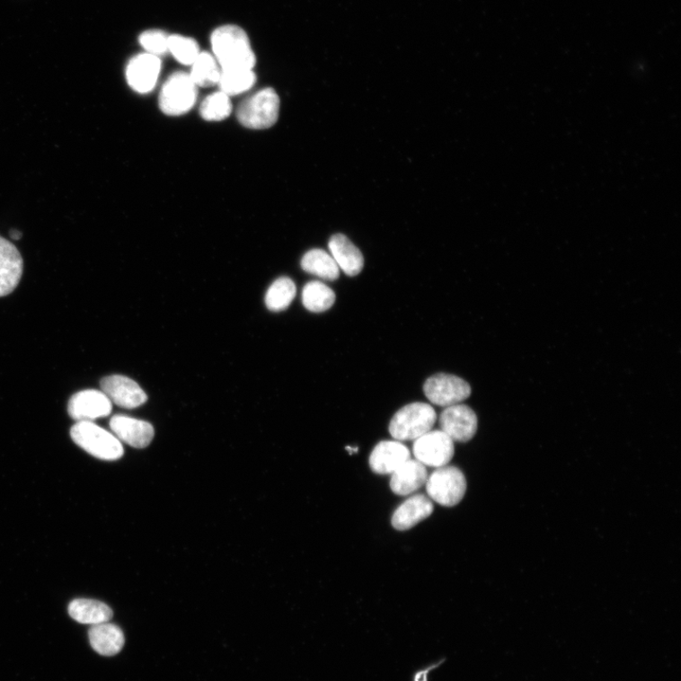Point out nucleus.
<instances>
[{"label":"nucleus","instance_id":"1","mask_svg":"<svg viewBox=\"0 0 681 681\" xmlns=\"http://www.w3.org/2000/svg\"><path fill=\"white\" fill-rule=\"evenodd\" d=\"M213 57L221 69H253L255 52L247 33L236 25H224L215 30L210 39Z\"/></svg>","mask_w":681,"mask_h":681},{"label":"nucleus","instance_id":"2","mask_svg":"<svg viewBox=\"0 0 681 681\" xmlns=\"http://www.w3.org/2000/svg\"><path fill=\"white\" fill-rule=\"evenodd\" d=\"M70 437L89 455L105 461L123 456L121 442L111 432L93 421H79L70 429Z\"/></svg>","mask_w":681,"mask_h":681},{"label":"nucleus","instance_id":"3","mask_svg":"<svg viewBox=\"0 0 681 681\" xmlns=\"http://www.w3.org/2000/svg\"><path fill=\"white\" fill-rule=\"evenodd\" d=\"M435 409L427 403H411L397 411L390 421L389 432L398 441L417 440L432 431L437 421Z\"/></svg>","mask_w":681,"mask_h":681},{"label":"nucleus","instance_id":"4","mask_svg":"<svg viewBox=\"0 0 681 681\" xmlns=\"http://www.w3.org/2000/svg\"><path fill=\"white\" fill-rule=\"evenodd\" d=\"M280 101L273 88L261 89L244 100L237 111V118L244 128L254 130L273 127L279 116Z\"/></svg>","mask_w":681,"mask_h":681},{"label":"nucleus","instance_id":"5","mask_svg":"<svg viewBox=\"0 0 681 681\" xmlns=\"http://www.w3.org/2000/svg\"><path fill=\"white\" fill-rule=\"evenodd\" d=\"M426 491L436 503L452 508L457 506L467 491V480L456 467L438 468L426 481Z\"/></svg>","mask_w":681,"mask_h":681},{"label":"nucleus","instance_id":"6","mask_svg":"<svg viewBox=\"0 0 681 681\" xmlns=\"http://www.w3.org/2000/svg\"><path fill=\"white\" fill-rule=\"evenodd\" d=\"M189 74L175 73L164 84L159 96V105L164 113L179 116L189 112L194 106L199 89Z\"/></svg>","mask_w":681,"mask_h":681},{"label":"nucleus","instance_id":"7","mask_svg":"<svg viewBox=\"0 0 681 681\" xmlns=\"http://www.w3.org/2000/svg\"><path fill=\"white\" fill-rule=\"evenodd\" d=\"M426 397L432 403L449 407L467 400L472 394L471 385L450 374H437L429 378L423 387Z\"/></svg>","mask_w":681,"mask_h":681},{"label":"nucleus","instance_id":"8","mask_svg":"<svg viewBox=\"0 0 681 681\" xmlns=\"http://www.w3.org/2000/svg\"><path fill=\"white\" fill-rule=\"evenodd\" d=\"M454 440L443 431H429L415 440L413 452L416 460L425 467L441 468L447 465L455 455Z\"/></svg>","mask_w":681,"mask_h":681},{"label":"nucleus","instance_id":"9","mask_svg":"<svg viewBox=\"0 0 681 681\" xmlns=\"http://www.w3.org/2000/svg\"><path fill=\"white\" fill-rule=\"evenodd\" d=\"M67 411L71 419L79 421H93L109 417L112 402L102 391L84 390L70 398Z\"/></svg>","mask_w":681,"mask_h":681},{"label":"nucleus","instance_id":"10","mask_svg":"<svg viewBox=\"0 0 681 681\" xmlns=\"http://www.w3.org/2000/svg\"><path fill=\"white\" fill-rule=\"evenodd\" d=\"M441 431L454 441L468 442L476 435L478 419L474 411L464 404L447 407L440 416Z\"/></svg>","mask_w":681,"mask_h":681},{"label":"nucleus","instance_id":"11","mask_svg":"<svg viewBox=\"0 0 681 681\" xmlns=\"http://www.w3.org/2000/svg\"><path fill=\"white\" fill-rule=\"evenodd\" d=\"M101 388L112 403L125 409L137 408L148 400L146 393L135 381L121 375L103 378Z\"/></svg>","mask_w":681,"mask_h":681},{"label":"nucleus","instance_id":"12","mask_svg":"<svg viewBox=\"0 0 681 681\" xmlns=\"http://www.w3.org/2000/svg\"><path fill=\"white\" fill-rule=\"evenodd\" d=\"M160 71L159 57L147 52L141 53L130 60L127 68V79L136 93L146 94L156 85Z\"/></svg>","mask_w":681,"mask_h":681},{"label":"nucleus","instance_id":"13","mask_svg":"<svg viewBox=\"0 0 681 681\" xmlns=\"http://www.w3.org/2000/svg\"><path fill=\"white\" fill-rule=\"evenodd\" d=\"M23 274V259L20 251L0 237V297L12 294Z\"/></svg>","mask_w":681,"mask_h":681},{"label":"nucleus","instance_id":"14","mask_svg":"<svg viewBox=\"0 0 681 681\" xmlns=\"http://www.w3.org/2000/svg\"><path fill=\"white\" fill-rule=\"evenodd\" d=\"M111 428L113 435L119 441L137 449L148 447L155 437V429L152 424L128 416H114L111 420Z\"/></svg>","mask_w":681,"mask_h":681},{"label":"nucleus","instance_id":"15","mask_svg":"<svg viewBox=\"0 0 681 681\" xmlns=\"http://www.w3.org/2000/svg\"><path fill=\"white\" fill-rule=\"evenodd\" d=\"M409 459L411 455L405 445L400 441H382L374 447L369 465L375 473L392 474Z\"/></svg>","mask_w":681,"mask_h":681},{"label":"nucleus","instance_id":"16","mask_svg":"<svg viewBox=\"0 0 681 681\" xmlns=\"http://www.w3.org/2000/svg\"><path fill=\"white\" fill-rule=\"evenodd\" d=\"M434 512L431 499L419 494L409 498L392 517V526L399 531L413 528Z\"/></svg>","mask_w":681,"mask_h":681},{"label":"nucleus","instance_id":"17","mask_svg":"<svg viewBox=\"0 0 681 681\" xmlns=\"http://www.w3.org/2000/svg\"><path fill=\"white\" fill-rule=\"evenodd\" d=\"M428 479V472L418 460L409 459L392 473L391 491L400 496L411 494L422 488Z\"/></svg>","mask_w":681,"mask_h":681},{"label":"nucleus","instance_id":"18","mask_svg":"<svg viewBox=\"0 0 681 681\" xmlns=\"http://www.w3.org/2000/svg\"><path fill=\"white\" fill-rule=\"evenodd\" d=\"M331 255L338 267L349 277L359 275L364 268L365 260L361 251L343 234L332 236L329 242Z\"/></svg>","mask_w":681,"mask_h":681},{"label":"nucleus","instance_id":"19","mask_svg":"<svg viewBox=\"0 0 681 681\" xmlns=\"http://www.w3.org/2000/svg\"><path fill=\"white\" fill-rule=\"evenodd\" d=\"M88 638L93 649L105 657L119 654L125 642L124 634L119 627L109 622L92 625Z\"/></svg>","mask_w":681,"mask_h":681},{"label":"nucleus","instance_id":"20","mask_svg":"<svg viewBox=\"0 0 681 681\" xmlns=\"http://www.w3.org/2000/svg\"><path fill=\"white\" fill-rule=\"evenodd\" d=\"M68 614L76 622L92 625L110 622L113 617V611L109 606L98 600L85 598L70 602Z\"/></svg>","mask_w":681,"mask_h":681},{"label":"nucleus","instance_id":"21","mask_svg":"<svg viewBox=\"0 0 681 681\" xmlns=\"http://www.w3.org/2000/svg\"><path fill=\"white\" fill-rule=\"evenodd\" d=\"M301 267L305 272L326 280H336L340 268L331 254L325 250L313 249L304 255Z\"/></svg>","mask_w":681,"mask_h":681},{"label":"nucleus","instance_id":"22","mask_svg":"<svg viewBox=\"0 0 681 681\" xmlns=\"http://www.w3.org/2000/svg\"><path fill=\"white\" fill-rule=\"evenodd\" d=\"M335 293L326 284L312 281L305 285L302 292L304 307L313 313L326 312L333 306Z\"/></svg>","mask_w":681,"mask_h":681},{"label":"nucleus","instance_id":"23","mask_svg":"<svg viewBox=\"0 0 681 681\" xmlns=\"http://www.w3.org/2000/svg\"><path fill=\"white\" fill-rule=\"evenodd\" d=\"M256 80L253 69H221L218 84L221 92L230 97L246 93L254 86Z\"/></svg>","mask_w":681,"mask_h":681},{"label":"nucleus","instance_id":"24","mask_svg":"<svg viewBox=\"0 0 681 681\" xmlns=\"http://www.w3.org/2000/svg\"><path fill=\"white\" fill-rule=\"evenodd\" d=\"M197 87H210L218 84L221 67L217 59L208 52H200L191 65L189 74Z\"/></svg>","mask_w":681,"mask_h":681},{"label":"nucleus","instance_id":"25","mask_svg":"<svg viewBox=\"0 0 681 681\" xmlns=\"http://www.w3.org/2000/svg\"><path fill=\"white\" fill-rule=\"evenodd\" d=\"M296 295V287L289 278L277 279L268 289L265 304L268 310L281 312L288 308Z\"/></svg>","mask_w":681,"mask_h":681},{"label":"nucleus","instance_id":"26","mask_svg":"<svg viewBox=\"0 0 681 681\" xmlns=\"http://www.w3.org/2000/svg\"><path fill=\"white\" fill-rule=\"evenodd\" d=\"M168 51L179 63L185 66H191L201 52L199 43L181 34L169 35Z\"/></svg>","mask_w":681,"mask_h":681},{"label":"nucleus","instance_id":"27","mask_svg":"<svg viewBox=\"0 0 681 681\" xmlns=\"http://www.w3.org/2000/svg\"><path fill=\"white\" fill-rule=\"evenodd\" d=\"M232 103L230 97L224 93H217L207 97L201 106L200 114L208 121H220L231 114Z\"/></svg>","mask_w":681,"mask_h":681},{"label":"nucleus","instance_id":"28","mask_svg":"<svg viewBox=\"0 0 681 681\" xmlns=\"http://www.w3.org/2000/svg\"><path fill=\"white\" fill-rule=\"evenodd\" d=\"M169 35L159 30H150L142 32L139 43L150 55L159 57L168 52Z\"/></svg>","mask_w":681,"mask_h":681},{"label":"nucleus","instance_id":"29","mask_svg":"<svg viewBox=\"0 0 681 681\" xmlns=\"http://www.w3.org/2000/svg\"><path fill=\"white\" fill-rule=\"evenodd\" d=\"M10 236L13 240L19 241L22 238V233L19 230L13 229L10 232Z\"/></svg>","mask_w":681,"mask_h":681},{"label":"nucleus","instance_id":"30","mask_svg":"<svg viewBox=\"0 0 681 681\" xmlns=\"http://www.w3.org/2000/svg\"><path fill=\"white\" fill-rule=\"evenodd\" d=\"M428 671H421L415 677V681H427Z\"/></svg>","mask_w":681,"mask_h":681}]
</instances>
